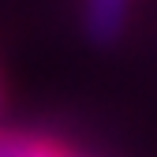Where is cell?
I'll return each mask as SVG.
<instances>
[{
    "label": "cell",
    "instance_id": "cell-3",
    "mask_svg": "<svg viewBox=\"0 0 157 157\" xmlns=\"http://www.w3.org/2000/svg\"><path fill=\"white\" fill-rule=\"evenodd\" d=\"M11 146H15V135L0 131V157H11Z\"/></svg>",
    "mask_w": 157,
    "mask_h": 157
},
{
    "label": "cell",
    "instance_id": "cell-1",
    "mask_svg": "<svg viewBox=\"0 0 157 157\" xmlns=\"http://www.w3.org/2000/svg\"><path fill=\"white\" fill-rule=\"evenodd\" d=\"M127 23V0H86V26L94 37H116Z\"/></svg>",
    "mask_w": 157,
    "mask_h": 157
},
{
    "label": "cell",
    "instance_id": "cell-2",
    "mask_svg": "<svg viewBox=\"0 0 157 157\" xmlns=\"http://www.w3.org/2000/svg\"><path fill=\"white\" fill-rule=\"evenodd\" d=\"M11 157H75L64 142L56 139H26V135H15Z\"/></svg>",
    "mask_w": 157,
    "mask_h": 157
}]
</instances>
